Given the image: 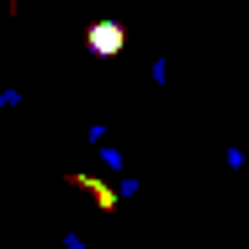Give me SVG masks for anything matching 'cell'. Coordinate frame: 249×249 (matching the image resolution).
I'll return each instance as SVG.
<instances>
[{
    "label": "cell",
    "mask_w": 249,
    "mask_h": 249,
    "mask_svg": "<svg viewBox=\"0 0 249 249\" xmlns=\"http://www.w3.org/2000/svg\"><path fill=\"white\" fill-rule=\"evenodd\" d=\"M90 48H96L101 58L122 53V27H117V21H101V27H90Z\"/></svg>",
    "instance_id": "6da1fadb"
}]
</instances>
